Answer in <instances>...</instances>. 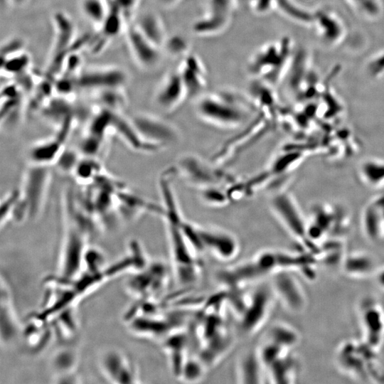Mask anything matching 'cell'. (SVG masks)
Segmentation results:
<instances>
[{
  "instance_id": "obj_38",
  "label": "cell",
  "mask_w": 384,
  "mask_h": 384,
  "mask_svg": "<svg viewBox=\"0 0 384 384\" xmlns=\"http://www.w3.org/2000/svg\"><path fill=\"white\" fill-rule=\"evenodd\" d=\"M374 277L377 285L380 289L384 291V266L378 268Z\"/></svg>"
},
{
  "instance_id": "obj_19",
  "label": "cell",
  "mask_w": 384,
  "mask_h": 384,
  "mask_svg": "<svg viewBox=\"0 0 384 384\" xmlns=\"http://www.w3.org/2000/svg\"><path fill=\"white\" fill-rule=\"evenodd\" d=\"M340 267L345 275L356 279L375 276L379 268L373 255L362 250L346 252Z\"/></svg>"
},
{
  "instance_id": "obj_6",
  "label": "cell",
  "mask_w": 384,
  "mask_h": 384,
  "mask_svg": "<svg viewBox=\"0 0 384 384\" xmlns=\"http://www.w3.org/2000/svg\"><path fill=\"white\" fill-rule=\"evenodd\" d=\"M130 119L144 142L156 152L176 146L181 140L178 127L160 116L138 112Z\"/></svg>"
},
{
  "instance_id": "obj_13",
  "label": "cell",
  "mask_w": 384,
  "mask_h": 384,
  "mask_svg": "<svg viewBox=\"0 0 384 384\" xmlns=\"http://www.w3.org/2000/svg\"><path fill=\"white\" fill-rule=\"evenodd\" d=\"M275 296L271 286L262 287L250 297L249 302L242 312L240 328L244 334H255L268 319Z\"/></svg>"
},
{
  "instance_id": "obj_11",
  "label": "cell",
  "mask_w": 384,
  "mask_h": 384,
  "mask_svg": "<svg viewBox=\"0 0 384 384\" xmlns=\"http://www.w3.org/2000/svg\"><path fill=\"white\" fill-rule=\"evenodd\" d=\"M293 272L283 270L273 274L270 286L275 298L287 310L299 314L306 309L308 297L302 284Z\"/></svg>"
},
{
  "instance_id": "obj_5",
  "label": "cell",
  "mask_w": 384,
  "mask_h": 384,
  "mask_svg": "<svg viewBox=\"0 0 384 384\" xmlns=\"http://www.w3.org/2000/svg\"><path fill=\"white\" fill-rule=\"evenodd\" d=\"M269 205L289 235L303 246L305 251L314 253L316 249L308 238L307 221L294 197L287 191H278L271 196Z\"/></svg>"
},
{
  "instance_id": "obj_18",
  "label": "cell",
  "mask_w": 384,
  "mask_h": 384,
  "mask_svg": "<svg viewBox=\"0 0 384 384\" xmlns=\"http://www.w3.org/2000/svg\"><path fill=\"white\" fill-rule=\"evenodd\" d=\"M67 129H60L58 135L38 142L28 149L27 157L31 164L49 166L54 164L65 148Z\"/></svg>"
},
{
  "instance_id": "obj_33",
  "label": "cell",
  "mask_w": 384,
  "mask_h": 384,
  "mask_svg": "<svg viewBox=\"0 0 384 384\" xmlns=\"http://www.w3.org/2000/svg\"><path fill=\"white\" fill-rule=\"evenodd\" d=\"M80 158V151L65 147L54 164L61 172L73 174Z\"/></svg>"
},
{
  "instance_id": "obj_27",
  "label": "cell",
  "mask_w": 384,
  "mask_h": 384,
  "mask_svg": "<svg viewBox=\"0 0 384 384\" xmlns=\"http://www.w3.org/2000/svg\"><path fill=\"white\" fill-rule=\"evenodd\" d=\"M361 180L368 186L378 188L384 186V160L368 159L359 166Z\"/></svg>"
},
{
  "instance_id": "obj_31",
  "label": "cell",
  "mask_w": 384,
  "mask_h": 384,
  "mask_svg": "<svg viewBox=\"0 0 384 384\" xmlns=\"http://www.w3.org/2000/svg\"><path fill=\"white\" fill-rule=\"evenodd\" d=\"M201 200L207 206L223 207L232 203L227 191V187L213 186L199 190Z\"/></svg>"
},
{
  "instance_id": "obj_21",
  "label": "cell",
  "mask_w": 384,
  "mask_h": 384,
  "mask_svg": "<svg viewBox=\"0 0 384 384\" xmlns=\"http://www.w3.org/2000/svg\"><path fill=\"white\" fill-rule=\"evenodd\" d=\"M299 371V358L291 351L277 358L267 368V378L272 383H294Z\"/></svg>"
},
{
  "instance_id": "obj_32",
  "label": "cell",
  "mask_w": 384,
  "mask_h": 384,
  "mask_svg": "<svg viewBox=\"0 0 384 384\" xmlns=\"http://www.w3.org/2000/svg\"><path fill=\"white\" fill-rule=\"evenodd\" d=\"M20 198L19 188L13 190L5 195L1 201V227L14 220V213Z\"/></svg>"
},
{
  "instance_id": "obj_12",
  "label": "cell",
  "mask_w": 384,
  "mask_h": 384,
  "mask_svg": "<svg viewBox=\"0 0 384 384\" xmlns=\"http://www.w3.org/2000/svg\"><path fill=\"white\" fill-rule=\"evenodd\" d=\"M164 270L159 262H150L131 272L126 282V289L136 301H146L161 288Z\"/></svg>"
},
{
  "instance_id": "obj_25",
  "label": "cell",
  "mask_w": 384,
  "mask_h": 384,
  "mask_svg": "<svg viewBox=\"0 0 384 384\" xmlns=\"http://www.w3.org/2000/svg\"><path fill=\"white\" fill-rule=\"evenodd\" d=\"M123 87H110L95 91L98 107L114 112H122L127 101Z\"/></svg>"
},
{
  "instance_id": "obj_35",
  "label": "cell",
  "mask_w": 384,
  "mask_h": 384,
  "mask_svg": "<svg viewBox=\"0 0 384 384\" xmlns=\"http://www.w3.org/2000/svg\"><path fill=\"white\" fill-rule=\"evenodd\" d=\"M360 11L368 16H375L380 11L378 0H348Z\"/></svg>"
},
{
  "instance_id": "obj_34",
  "label": "cell",
  "mask_w": 384,
  "mask_h": 384,
  "mask_svg": "<svg viewBox=\"0 0 384 384\" xmlns=\"http://www.w3.org/2000/svg\"><path fill=\"white\" fill-rule=\"evenodd\" d=\"M368 383H384V366L375 357L368 368Z\"/></svg>"
},
{
  "instance_id": "obj_17",
  "label": "cell",
  "mask_w": 384,
  "mask_h": 384,
  "mask_svg": "<svg viewBox=\"0 0 384 384\" xmlns=\"http://www.w3.org/2000/svg\"><path fill=\"white\" fill-rule=\"evenodd\" d=\"M1 318L0 333L1 343H9L13 341L18 334L21 327L16 311L13 302V298L9 285L3 275L1 277Z\"/></svg>"
},
{
  "instance_id": "obj_24",
  "label": "cell",
  "mask_w": 384,
  "mask_h": 384,
  "mask_svg": "<svg viewBox=\"0 0 384 384\" xmlns=\"http://www.w3.org/2000/svg\"><path fill=\"white\" fill-rule=\"evenodd\" d=\"M135 26L149 40L161 48L166 43L164 27L159 16L153 12H146L137 19Z\"/></svg>"
},
{
  "instance_id": "obj_20",
  "label": "cell",
  "mask_w": 384,
  "mask_h": 384,
  "mask_svg": "<svg viewBox=\"0 0 384 384\" xmlns=\"http://www.w3.org/2000/svg\"><path fill=\"white\" fill-rule=\"evenodd\" d=\"M237 378L242 383L267 382V370L257 347L244 352L237 363Z\"/></svg>"
},
{
  "instance_id": "obj_37",
  "label": "cell",
  "mask_w": 384,
  "mask_h": 384,
  "mask_svg": "<svg viewBox=\"0 0 384 384\" xmlns=\"http://www.w3.org/2000/svg\"><path fill=\"white\" fill-rule=\"evenodd\" d=\"M368 70L373 76L378 75L384 72V53L370 63Z\"/></svg>"
},
{
  "instance_id": "obj_7",
  "label": "cell",
  "mask_w": 384,
  "mask_h": 384,
  "mask_svg": "<svg viewBox=\"0 0 384 384\" xmlns=\"http://www.w3.org/2000/svg\"><path fill=\"white\" fill-rule=\"evenodd\" d=\"M377 354L361 339H348L336 348L334 362L342 374L352 380L368 383V366Z\"/></svg>"
},
{
  "instance_id": "obj_23",
  "label": "cell",
  "mask_w": 384,
  "mask_h": 384,
  "mask_svg": "<svg viewBox=\"0 0 384 384\" xmlns=\"http://www.w3.org/2000/svg\"><path fill=\"white\" fill-rule=\"evenodd\" d=\"M300 338L299 331L294 326L287 323L278 322L268 329L263 339L284 348L293 350L299 343Z\"/></svg>"
},
{
  "instance_id": "obj_3",
  "label": "cell",
  "mask_w": 384,
  "mask_h": 384,
  "mask_svg": "<svg viewBox=\"0 0 384 384\" xmlns=\"http://www.w3.org/2000/svg\"><path fill=\"white\" fill-rule=\"evenodd\" d=\"M50 181L49 166L29 164L24 171L19 191L26 219L35 218L43 211Z\"/></svg>"
},
{
  "instance_id": "obj_9",
  "label": "cell",
  "mask_w": 384,
  "mask_h": 384,
  "mask_svg": "<svg viewBox=\"0 0 384 384\" xmlns=\"http://www.w3.org/2000/svg\"><path fill=\"white\" fill-rule=\"evenodd\" d=\"M54 39L48 60V72L57 74L61 72L63 63L73 51L75 43V26L73 21L64 11L53 14Z\"/></svg>"
},
{
  "instance_id": "obj_14",
  "label": "cell",
  "mask_w": 384,
  "mask_h": 384,
  "mask_svg": "<svg viewBox=\"0 0 384 384\" xmlns=\"http://www.w3.org/2000/svg\"><path fill=\"white\" fill-rule=\"evenodd\" d=\"M127 81L126 72L119 67L108 65L86 68L76 77V86L93 92L110 87H124Z\"/></svg>"
},
{
  "instance_id": "obj_2",
  "label": "cell",
  "mask_w": 384,
  "mask_h": 384,
  "mask_svg": "<svg viewBox=\"0 0 384 384\" xmlns=\"http://www.w3.org/2000/svg\"><path fill=\"white\" fill-rule=\"evenodd\" d=\"M174 166L177 176L198 191L213 186L228 187L238 180L220 164L193 153L179 156Z\"/></svg>"
},
{
  "instance_id": "obj_36",
  "label": "cell",
  "mask_w": 384,
  "mask_h": 384,
  "mask_svg": "<svg viewBox=\"0 0 384 384\" xmlns=\"http://www.w3.org/2000/svg\"><path fill=\"white\" fill-rule=\"evenodd\" d=\"M24 42L19 38H13L6 41L1 47L2 58L23 51Z\"/></svg>"
},
{
  "instance_id": "obj_40",
  "label": "cell",
  "mask_w": 384,
  "mask_h": 384,
  "mask_svg": "<svg viewBox=\"0 0 384 384\" xmlns=\"http://www.w3.org/2000/svg\"><path fill=\"white\" fill-rule=\"evenodd\" d=\"M137 1H138L139 0H137Z\"/></svg>"
},
{
  "instance_id": "obj_4",
  "label": "cell",
  "mask_w": 384,
  "mask_h": 384,
  "mask_svg": "<svg viewBox=\"0 0 384 384\" xmlns=\"http://www.w3.org/2000/svg\"><path fill=\"white\" fill-rule=\"evenodd\" d=\"M189 240L195 250H206L218 260H233L239 252L237 238L230 232L215 226L192 223Z\"/></svg>"
},
{
  "instance_id": "obj_39",
  "label": "cell",
  "mask_w": 384,
  "mask_h": 384,
  "mask_svg": "<svg viewBox=\"0 0 384 384\" xmlns=\"http://www.w3.org/2000/svg\"><path fill=\"white\" fill-rule=\"evenodd\" d=\"M10 3L16 6H21L26 4L28 0H9Z\"/></svg>"
},
{
  "instance_id": "obj_15",
  "label": "cell",
  "mask_w": 384,
  "mask_h": 384,
  "mask_svg": "<svg viewBox=\"0 0 384 384\" xmlns=\"http://www.w3.org/2000/svg\"><path fill=\"white\" fill-rule=\"evenodd\" d=\"M188 98L182 77L178 71H174L168 73L158 86L154 95V102L160 110L171 114Z\"/></svg>"
},
{
  "instance_id": "obj_8",
  "label": "cell",
  "mask_w": 384,
  "mask_h": 384,
  "mask_svg": "<svg viewBox=\"0 0 384 384\" xmlns=\"http://www.w3.org/2000/svg\"><path fill=\"white\" fill-rule=\"evenodd\" d=\"M361 340L376 353L384 344V306L376 298H362L357 308Z\"/></svg>"
},
{
  "instance_id": "obj_1",
  "label": "cell",
  "mask_w": 384,
  "mask_h": 384,
  "mask_svg": "<svg viewBox=\"0 0 384 384\" xmlns=\"http://www.w3.org/2000/svg\"><path fill=\"white\" fill-rule=\"evenodd\" d=\"M254 105L230 91H220L202 95L196 112L204 122L227 129L245 126L252 119Z\"/></svg>"
},
{
  "instance_id": "obj_28",
  "label": "cell",
  "mask_w": 384,
  "mask_h": 384,
  "mask_svg": "<svg viewBox=\"0 0 384 384\" xmlns=\"http://www.w3.org/2000/svg\"><path fill=\"white\" fill-rule=\"evenodd\" d=\"M110 9L109 0H80L82 16L97 29L105 20Z\"/></svg>"
},
{
  "instance_id": "obj_10",
  "label": "cell",
  "mask_w": 384,
  "mask_h": 384,
  "mask_svg": "<svg viewBox=\"0 0 384 384\" xmlns=\"http://www.w3.org/2000/svg\"><path fill=\"white\" fill-rule=\"evenodd\" d=\"M98 366L103 377L110 383H140L136 363L122 350L110 348L102 351L98 357Z\"/></svg>"
},
{
  "instance_id": "obj_26",
  "label": "cell",
  "mask_w": 384,
  "mask_h": 384,
  "mask_svg": "<svg viewBox=\"0 0 384 384\" xmlns=\"http://www.w3.org/2000/svg\"><path fill=\"white\" fill-rule=\"evenodd\" d=\"M324 39L329 43L340 40L343 34V27L341 22L332 14L326 11H319L314 16Z\"/></svg>"
},
{
  "instance_id": "obj_16",
  "label": "cell",
  "mask_w": 384,
  "mask_h": 384,
  "mask_svg": "<svg viewBox=\"0 0 384 384\" xmlns=\"http://www.w3.org/2000/svg\"><path fill=\"white\" fill-rule=\"evenodd\" d=\"M126 39L130 53L139 66L149 69L159 63L161 48L144 36L134 24L126 29Z\"/></svg>"
},
{
  "instance_id": "obj_30",
  "label": "cell",
  "mask_w": 384,
  "mask_h": 384,
  "mask_svg": "<svg viewBox=\"0 0 384 384\" xmlns=\"http://www.w3.org/2000/svg\"><path fill=\"white\" fill-rule=\"evenodd\" d=\"M1 59L2 73L11 75L26 71L31 63L29 55L24 50Z\"/></svg>"
},
{
  "instance_id": "obj_22",
  "label": "cell",
  "mask_w": 384,
  "mask_h": 384,
  "mask_svg": "<svg viewBox=\"0 0 384 384\" xmlns=\"http://www.w3.org/2000/svg\"><path fill=\"white\" fill-rule=\"evenodd\" d=\"M178 71L187 90L188 98L197 96L206 86V72L200 61L190 57L183 61Z\"/></svg>"
},
{
  "instance_id": "obj_29",
  "label": "cell",
  "mask_w": 384,
  "mask_h": 384,
  "mask_svg": "<svg viewBox=\"0 0 384 384\" xmlns=\"http://www.w3.org/2000/svg\"><path fill=\"white\" fill-rule=\"evenodd\" d=\"M102 173V165L97 159L91 156H81L73 174L80 183H90Z\"/></svg>"
}]
</instances>
